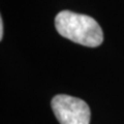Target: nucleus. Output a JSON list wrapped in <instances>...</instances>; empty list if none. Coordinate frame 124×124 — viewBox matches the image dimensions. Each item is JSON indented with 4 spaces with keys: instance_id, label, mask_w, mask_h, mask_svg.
<instances>
[{
    "instance_id": "2",
    "label": "nucleus",
    "mask_w": 124,
    "mask_h": 124,
    "mask_svg": "<svg viewBox=\"0 0 124 124\" xmlns=\"http://www.w3.org/2000/svg\"><path fill=\"white\" fill-rule=\"evenodd\" d=\"M51 106L60 124H89L90 122V108L81 98L58 94L53 97Z\"/></svg>"
},
{
    "instance_id": "1",
    "label": "nucleus",
    "mask_w": 124,
    "mask_h": 124,
    "mask_svg": "<svg viewBox=\"0 0 124 124\" xmlns=\"http://www.w3.org/2000/svg\"><path fill=\"white\" fill-rule=\"evenodd\" d=\"M58 33L77 44L95 48L103 41L101 27L94 19L70 10H62L55 18Z\"/></svg>"
},
{
    "instance_id": "3",
    "label": "nucleus",
    "mask_w": 124,
    "mask_h": 124,
    "mask_svg": "<svg viewBox=\"0 0 124 124\" xmlns=\"http://www.w3.org/2000/svg\"><path fill=\"white\" fill-rule=\"evenodd\" d=\"M3 20L2 18H0V40H2L3 38V32H4V30H3Z\"/></svg>"
}]
</instances>
